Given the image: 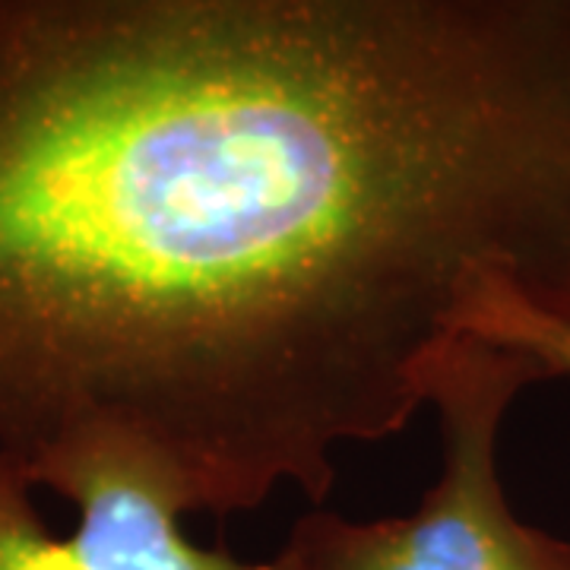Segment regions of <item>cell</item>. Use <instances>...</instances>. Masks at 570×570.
<instances>
[{"mask_svg":"<svg viewBox=\"0 0 570 570\" xmlns=\"http://www.w3.org/2000/svg\"><path fill=\"white\" fill-rule=\"evenodd\" d=\"M463 333L491 346L527 352L551 377L570 381V321L551 317L520 298L508 283L489 279L463 317Z\"/></svg>","mask_w":570,"mask_h":570,"instance_id":"obj_4","label":"cell"},{"mask_svg":"<svg viewBox=\"0 0 570 570\" xmlns=\"http://www.w3.org/2000/svg\"><path fill=\"white\" fill-rule=\"evenodd\" d=\"M29 489L20 469L0 460V570H73L67 539L48 532Z\"/></svg>","mask_w":570,"mask_h":570,"instance_id":"obj_5","label":"cell"},{"mask_svg":"<svg viewBox=\"0 0 570 570\" xmlns=\"http://www.w3.org/2000/svg\"><path fill=\"white\" fill-rule=\"evenodd\" d=\"M489 279L570 321V0H0V460L108 419L321 504Z\"/></svg>","mask_w":570,"mask_h":570,"instance_id":"obj_1","label":"cell"},{"mask_svg":"<svg viewBox=\"0 0 570 570\" xmlns=\"http://www.w3.org/2000/svg\"><path fill=\"white\" fill-rule=\"evenodd\" d=\"M29 485L70 498L80 520L67 539L73 570H279L206 551L181 532L190 501L178 472L137 431L89 419L41 444L22 469Z\"/></svg>","mask_w":570,"mask_h":570,"instance_id":"obj_3","label":"cell"},{"mask_svg":"<svg viewBox=\"0 0 570 570\" xmlns=\"http://www.w3.org/2000/svg\"><path fill=\"white\" fill-rule=\"evenodd\" d=\"M549 381L527 352L453 336L428 374L441 425V475L406 517L346 520L311 510L295 520L279 570H570V542L523 523L498 475L510 403Z\"/></svg>","mask_w":570,"mask_h":570,"instance_id":"obj_2","label":"cell"}]
</instances>
